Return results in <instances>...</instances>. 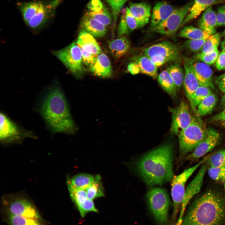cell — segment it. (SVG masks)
Instances as JSON below:
<instances>
[{"label": "cell", "mask_w": 225, "mask_h": 225, "mask_svg": "<svg viewBox=\"0 0 225 225\" xmlns=\"http://www.w3.org/2000/svg\"><path fill=\"white\" fill-rule=\"evenodd\" d=\"M39 110L52 133L73 134L77 131L64 94L58 86L52 87L44 95Z\"/></svg>", "instance_id": "6da1fadb"}, {"label": "cell", "mask_w": 225, "mask_h": 225, "mask_svg": "<svg viewBox=\"0 0 225 225\" xmlns=\"http://www.w3.org/2000/svg\"><path fill=\"white\" fill-rule=\"evenodd\" d=\"M225 224V195L209 190L197 198L189 207L182 225Z\"/></svg>", "instance_id": "7a4b0ae2"}, {"label": "cell", "mask_w": 225, "mask_h": 225, "mask_svg": "<svg viewBox=\"0 0 225 225\" xmlns=\"http://www.w3.org/2000/svg\"><path fill=\"white\" fill-rule=\"evenodd\" d=\"M173 148L167 144L144 155L138 162L136 169L148 186L161 185L171 181L173 171Z\"/></svg>", "instance_id": "3957f363"}, {"label": "cell", "mask_w": 225, "mask_h": 225, "mask_svg": "<svg viewBox=\"0 0 225 225\" xmlns=\"http://www.w3.org/2000/svg\"><path fill=\"white\" fill-rule=\"evenodd\" d=\"M11 197L3 202L7 222L11 225H40L42 222L34 206L21 197Z\"/></svg>", "instance_id": "277c9868"}, {"label": "cell", "mask_w": 225, "mask_h": 225, "mask_svg": "<svg viewBox=\"0 0 225 225\" xmlns=\"http://www.w3.org/2000/svg\"><path fill=\"white\" fill-rule=\"evenodd\" d=\"M143 52L158 68L167 62H178L180 58L178 45L168 40L147 47L144 49Z\"/></svg>", "instance_id": "5b68a950"}, {"label": "cell", "mask_w": 225, "mask_h": 225, "mask_svg": "<svg viewBox=\"0 0 225 225\" xmlns=\"http://www.w3.org/2000/svg\"><path fill=\"white\" fill-rule=\"evenodd\" d=\"M149 208L156 221L160 224L168 222L169 200L165 190L160 188H152L147 194Z\"/></svg>", "instance_id": "8992f818"}, {"label": "cell", "mask_w": 225, "mask_h": 225, "mask_svg": "<svg viewBox=\"0 0 225 225\" xmlns=\"http://www.w3.org/2000/svg\"><path fill=\"white\" fill-rule=\"evenodd\" d=\"M208 158V157H205L195 165L184 170L180 174L174 176L171 181V193L173 202L172 218L174 222L176 221L179 211L181 210L185 193L186 182L196 170Z\"/></svg>", "instance_id": "52a82bcc"}, {"label": "cell", "mask_w": 225, "mask_h": 225, "mask_svg": "<svg viewBox=\"0 0 225 225\" xmlns=\"http://www.w3.org/2000/svg\"><path fill=\"white\" fill-rule=\"evenodd\" d=\"M207 136V130L195 118L178 136L180 156L183 157L192 152Z\"/></svg>", "instance_id": "ba28073f"}, {"label": "cell", "mask_w": 225, "mask_h": 225, "mask_svg": "<svg viewBox=\"0 0 225 225\" xmlns=\"http://www.w3.org/2000/svg\"><path fill=\"white\" fill-rule=\"evenodd\" d=\"M52 53L73 74L78 75L83 73L82 51L75 40L66 47L54 51Z\"/></svg>", "instance_id": "9c48e42d"}, {"label": "cell", "mask_w": 225, "mask_h": 225, "mask_svg": "<svg viewBox=\"0 0 225 225\" xmlns=\"http://www.w3.org/2000/svg\"><path fill=\"white\" fill-rule=\"evenodd\" d=\"M0 140L3 144L19 142L25 138L33 137L30 132L22 129L4 112L0 114Z\"/></svg>", "instance_id": "30bf717a"}, {"label": "cell", "mask_w": 225, "mask_h": 225, "mask_svg": "<svg viewBox=\"0 0 225 225\" xmlns=\"http://www.w3.org/2000/svg\"><path fill=\"white\" fill-rule=\"evenodd\" d=\"M193 2L194 0H192L183 6L176 8L164 22L149 32L166 36H171L174 34L180 27Z\"/></svg>", "instance_id": "8fae6325"}, {"label": "cell", "mask_w": 225, "mask_h": 225, "mask_svg": "<svg viewBox=\"0 0 225 225\" xmlns=\"http://www.w3.org/2000/svg\"><path fill=\"white\" fill-rule=\"evenodd\" d=\"M169 110L172 115L170 132L178 136L195 118L191 114L187 104L184 101L181 102L177 107L170 108Z\"/></svg>", "instance_id": "7c38bea8"}, {"label": "cell", "mask_w": 225, "mask_h": 225, "mask_svg": "<svg viewBox=\"0 0 225 225\" xmlns=\"http://www.w3.org/2000/svg\"><path fill=\"white\" fill-rule=\"evenodd\" d=\"M206 170L207 167L206 165L202 166L195 177L187 186L182 202L180 214L176 224H181L184 211L187 205L192 198L200 191Z\"/></svg>", "instance_id": "4fadbf2b"}, {"label": "cell", "mask_w": 225, "mask_h": 225, "mask_svg": "<svg viewBox=\"0 0 225 225\" xmlns=\"http://www.w3.org/2000/svg\"><path fill=\"white\" fill-rule=\"evenodd\" d=\"M63 1H47L44 7L26 24L33 29L43 27L54 16L57 8Z\"/></svg>", "instance_id": "5bb4252c"}, {"label": "cell", "mask_w": 225, "mask_h": 225, "mask_svg": "<svg viewBox=\"0 0 225 225\" xmlns=\"http://www.w3.org/2000/svg\"><path fill=\"white\" fill-rule=\"evenodd\" d=\"M207 133L206 138L186 157L187 160H193L199 158L211 151L217 145L220 138L219 133L212 128L207 130Z\"/></svg>", "instance_id": "9a60e30c"}, {"label": "cell", "mask_w": 225, "mask_h": 225, "mask_svg": "<svg viewBox=\"0 0 225 225\" xmlns=\"http://www.w3.org/2000/svg\"><path fill=\"white\" fill-rule=\"evenodd\" d=\"M200 86L214 89L213 71L209 65L196 59L187 58Z\"/></svg>", "instance_id": "2e32d148"}, {"label": "cell", "mask_w": 225, "mask_h": 225, "mask_svg": "<svg viewBox=\"0 0 225 225\" xmlns=\"http://www.w3.org/2000/svg\"><path fill=\"white\" fill-rule=\"evenodd\" d=\"M176 9L165 1L156 3L153 9L148 31L164 22Z\"/></svg>", "instance_id": "e0dca14e"}, {"label": "cell", "mask_w": 225, "mask_h": 225, "mask_svg": "<svg viewBox=\"0 0 225 225\" xmlns=\"http://www.w3.org/2000/svg\"><path fill=\"white\" fill-rule=\"evenodd\" d=\"M183 66L185 73L183 84L186 95L189 101L200 85L187 58L184 59Z\"/></svg>", "instance_id": "ac0fdd59"}, {"label": "cell", "mask_w": 225, "mask_h": 225, "mask_svg": "<svg viewBox=\"0 0 225 225\" xmlns=\"http://www.w3.org/2000/svg\"><path fill=\"white\" fill-rule=\"evenodd\" d=\"M132 15L138 22L140 28L146 25L151 17V7L147 2H130L128 8Z\"/></svg>", "instance_id": "d6986e66"}, {"label": "cell", "mask_w": 225, "mask_h": 225, "mask_svg": "<svg viewBox=\"0 0 225 225\" xmlns=\"http://www.w3.org/2000/svg\"><path fill=\"white\" fill-rule=\"evenodd\" d=\"M81 49L97 56L101 52V49L94 36L83 29L79 32L76 41Z\"/></svg>", "instance_id": "ffe728a7"}, {"label": "cell", "mask_w": 225, "mask_h": 225, "mask_svg": "<svg viewBox=\"0 0 225 225\" xmlns=\"http://www.w3.org/2000/svg\"><path fill=\"white\" fill-rule=\"evenodd\" d=\"M225 3V0H194L193 4L180 27L196 18L208 7L214 5Z\"/></svg>", "instance_id": "44dd1931"}, {"label": "cell", "mask_w": 225, "mask_h": 225, "mask_svg": "<svg viewBox=\"0 0 225 225\" xmlns=\"http://www.w3.org/2000/svg\"><path fill=\"white\" fill-rule=\"evenodd\" d=\"M90 70L95 75L102 78L110 77L112 73L110 60L106 54L102 52L97 56L95 62Z\"/></svg>", "instance_id": "7402d4cb"}, {"label": "cell", "mask_w": 225, "mask_h": 225, "mask_svg": "<svg viewBox=\"0 0 225 225\" xmlns=\"http://www.w3.org/2000/svg\"><path fill=\"white\" fill-rule=\"evenodd\" d=\"M47 1L34 0L30 2H18L17 4L23 19L26 24L44 7Z\"/></svg>", "instance_id": "603a6c76"}, {"label": "cell", "mask_w": 225, "mask_h": 225, "mask_svg": "<svg viewBox=\"0 0 225 225\" xmlns=\"http://www.w3.org/2000/svg\"><path fill=\"white\" fill-rule=\"evenodd\" d=\"M81 25L94 37H102L106 32V26L87 13L82 18Z\"/></svg>", "instance_id": "cb8c5ba5"}, {"label": "cell", "mask_w": 225, "mask_h": 225, "mask_svg": "<svg viewBox=\"0 0 225 225\" xmlns=\"http://www.w3.org/2000/svg\"><path fill=\"white\" fill-rule=\"evenodd\" d=\"M199 28L212 35L215 33V28L217 27L216 13L212 6L206 9L198 22Z\"/></svg>", "instance_id": "d4e9b609"}, {"label": "cell", "mask_w": 225, "mask_h": 225, "mask_svg": "<svg viewBox=\"0 0 225 225\" xmlns=\"http://www.w3.org/2000/svg\"><path fill=\"white\" fill-rule=\"evenodd\" d=\"M132 61L138 65L141 72L153 79L157 78L158 68L146 55L143 54L135 56L132 58Z\"/></svg>", "instance_id": "484cf974"}, {"label": "cell", "mask_w": 225, "mask_h": 225, "mask_svg": "<svg viewBox=\"0 0 225 225\" xmlns=\"http://www.w3.org/2000/svg\"><path fill=\"white\" fill-rule=\"evenodd\" d=\"M108 47L112 55L115 58H119L128 51L130 43L126 36H123L109 42Z\"/></svg>", "instance_id": "4316f807"}, {"label": "cell", "mask_w": 225, "mask_h": 225, "mask_svg": "<svg viewBox=\"0 0 225 225\" xmlns=\"http://www.w3.org/2000/svg\"><path fill=\"white\" fill-rule=\"evenodd\" d=\"M67 184L70 198L79 211L85 205L89 199L87 197L86 190L76 188L67 181Z\"/></svg>", "instance_id": "83f0119b"}, {"label": "cell", "mask_w": 225, "mask_h": 225, "mask_svg": "<svg viewBox=\"0 0 225 225\" xmlns=\"http://www.w3.org/2000/svg\"><path fill=\"white\" fill-rule=\"evenodd\" d=\"M158 81L162 88L173 98L177 96V86L167 70L161 72L158 75Z\"/></svg>", "instance_id": "f1b7e54d"}, {"label": "cell", "mask_w": 225, "mask_h": 225, "mask_svg": "<svg viewBox=\"0 0 225 225\" xmlns=\"http://www.w3.org/2000/svg\"><path fill=\"white\" fill-rule=\"evenodd\" d=\"M95 178V175L81 173L76 174L70 178L68 177L67 181L76 188L86 190L93 182Z\"/></svg>", "instance_id": "f546056e"}, {"label": "cell", "mask_w": 225, "mask_h": 225, "mask_svg": "<svg viewBox=\"0 0 225 225\" xmlns=\"http://www.w3.org/2000/svg\"><path fill=\"white\" fill-rule=\"evenodd\" d=\"M211 35L200 28L190 26L184 27L178 34L179 37L191 40L207 39Z\"/></svg>", "instance_id": "4dcf8cb0"}, {"label": "cell", "mask_w": 225, "mask_h": 225, "mask_svg": "<svg viewBox=\"0 0 225 225\" xmlns=\"http://www.w3.org/2000/svg\"><path fill=\"white\" fill-rule=\"evenodd\" d=\"M217 101V97L213 93L207 96L198 104L196 110V115L203 116L210 113L214 108Z\"/></svg>", "instance_id": "1f68e13d"}, {"label": "cell", "mask_w": 225, "mask_h": 225, "mask_svg": "<svg viewBox=\"0 0 225 225\" xmlns=\"http://www.w3.org/2000/svg\"><path fill=\"white\" fill-rule=\"evenodd\" d=\"M86 191L88 198L91 200L105 196L104 188L100 175H95L94 181L86 189Z\"/></svg>", "instance_id": "d6a6232c"}, {"label": "cell", "mask_w": 225, "mask_h": 225, "mask_svg": "<svg viewBox=\"0 0 225 225\" xmlns=\"http://www.w3.org/2000/svg\"><path fill=\"white\" fill-rule=\"evenodd\" d=\"M212 93L211 89L209 88L202 86L198 88L189 101L192 110L195 113L196 108L200 102Z\"/></svg>", "instance_id": "836d02e7"}, {"label": "cell", "mask_w": 225, "mask_h": 225, "mask_svg": "<svg viewBox=\"0 0 225 225\" xmlns=\"http://www.w3.org/2000/svg\"><path fill=\"white\" fill-rule=\"evenodd\" d=\"M175 82L178 89L181 87L184 78V74L182 67L178 62H174L167 69Z\"/></svg>", "instance_id": "e575fe53"}, {"label": "cell", "mask_w": 225, "mask_h": 225, "mask_svg": "<svg viewBox=\"0 0 225 225\" xmlns=\"http://www.w3.org/2000/svg\"><path fill=\"white\" fill-rule=\"evenodd\" d=\"M105 26L109 25L112 20V16L108 10L104 6L98 11H89L87 13Z\"/></svg>", "instance_id": "d590c367"}, {"label": "cell", "mask_w": 225, "mask_h": 225, "mask_svg": "<svg viewBox=\"0 0 225 225\" xmlns=\"http://www.w3.org/2000/svg\"><path fill=\"white\" fill-rule=\"evenodd\" d=\"M220 42V37L218 33H215L206 40L201 52L209 53L218 49Z\"/></svg>", "instance_id": "8d00e7d4"}, {"label": "cell", "mask_w": 225, "mask_h": 225, "mask_svg": "<svg viewBox=\"0 0 225 225\" xmlns=\"http://www.w3.org/2000/svg\"><path fill=\"white\" fill-rule=\"evenodd\" d=\"M207 160L209 167L216 168L225 165V149L216 152Z\"/></svg>", "instance_id": "74e56055"}, {"label": "cell", "mask_w": 225, "mask_h": 225, "mask_svg": "<svg viewBox=\"0 0 225 225\" xmlns=\"http://www.w3.org/2000/svg\"><path fill=\"white\" fill-rule=\"evenodd\" d=\"M208 173L209 177L215 181L222 183L225 182V165L216 168L209 167Z\"/></svg>", "instance_id": "f35d334b"}, {"label": "cell", "mask_w": 225, "mask_h": 225, "mask_svg": "<svg viewBox=\"0 0 225 225\" xmlns=\"http://www.w3.org/2000/svg\"><path fill=\"white\" fill-rule=\"evenodd\" d=\"M111 7L115 26L117 18L122 7L128 0H105Z\"/></svg>", "instance_id": "ab89813d"}, {"label": "cell", "mask_w": 225, "mask_h": 225, "mask_svg": "<svg viewBox=\"0 0 225 225\" xmlns=\"http://www.w3.org/2000/svg\"><path fill=\"white\" fill-rule=\"evenodd\" d=\"M219 54L218 49L209 53L200 52L196 55L195 59L210 65L216 62Z\"/></svg>", "instance_id": "60d3db41"}, {"label": "cell", "mask_w": 225, "mask_h": 225, "mask_svg": "<svg viewBox=\"0 0 225 225\" xmlns=\"http://www.w3.org/2000/svg\"><path fill=\"white\" fill-rule=\"evenodd\" d=\"M207 39L197 40L188 39L183 44V47L191 52H199L202 51L203 45Z\"/></svg>", "instance_id": "b9f144b4"}, {"label": "cell", "mask_w": 225, "mask_h": 225, "mask_svg": "<svg viewBox=\"0 0 225 225\" xmlns=\"http://www.w3.org/2000/svg\"><path fill=\"white\" fill-rule=\"evenodd\" d=\"M118 36L119 37L125 36L130 32L125 18V10L122 14L118 28Z\"/></svg>", "instance_id": "7bdbcfd3"}, {"label": "cell", "mask_w": 225, "mask_h": 225, "mask_svg": "<svg viewBox=\"0 0 225 225\" xmlns=\"http://www.w3.org/2000/svg\"><path fill=\"white\" fill-rule=\"evenodd\" d=\"M81 50L83 64L90 69L95 62L97 56L83 49Z\"/></svg>", "instance_id": "ee69618b"}, {"label": "cell", "mask_w": 225, "mask_h": 225, "mask_svg": "<svg viewBox=\"0 0 225 225\" xmlns=\"http://www.w3.org/2000/svg\"><path fill=\"white\" fill-rule=\"evenodd\" d=\"M125 17L131 32L134 30L140 28L138 22L132 15L128 7L125 9Z\"/></svg>", "instance_id": "f6af8a7d"}, {"label": "cell", "mask_w": 225, "mask_h": 225, "mask_svg": "<svg viewBox=\"0 0 225 225\" xmlns=\"http://www.w3.org/2000/svg\"><path fill=\"white\" fill-rule=\"evenodd\" d=\"M216 16L217 26H225V3L218 9Z\"/></svg>", "instance_id": "bcb514c9"}, {"label": "cell", "mask_w": 225, "mask_h": 225, "mask_svg": "<svg viewBox=\"0 0 225 225\" xmlns=\"http://www.w3.org/2000/svg\"><path fill=\"white\" fill-rule=\"evenodd\" d=\"M216 67L219 70L225 69V51L222 50L219 53L216 62Z\"/></svg>", "instance_id": "7dc6e473"}, {"label": "cell", "mask_w": 225, "mask_h": 225, "mask_svg": "<svg viewBox=\"0 0 225 225\" xmlns=\"http://www.w3.org/2000/svg\"><path fill=\"white\" fill-rule=\"evenodd\" d=\"M90 11H96L101 10L103 6L100 0H91L88 4Z\"/></svg>", "instance_id": "c3c4849f"}, {"label": "cell", "mask_w": 225, "mask_h": 225, "mask_svg": "<svg viewBox=\"0 0 225 225\" xmlns=\"http://www.w3.org/2000/svg\"><path fill=\"white\" fill-rule=\"evenodd\" d=\"M215 83L220 91L225 93V73L216 78Z\"/></svg>", "instance_id": "681fc988"}, {"label": "cell", "mask_w": 225, "mask_h": 225, "mask_svg": "<svg viewBox=\"0 0 225 225\" xmlns=\"http://www.w3.org/2000/svg\"><path fill=\"white\" fill-rule=\"evenodd\" d=\"M128 71L133 75H136L140 73V71L138 66L135 62L132 61L130 62L127 67Z\"/></svg>", "instance_id": "f907efd6"}, {"label": "cell", "mask_w": 225, "mask_h": 225, "mask_svg": "<svg viewBox=\"0 0 225 225\" xmlns=\"http://www.w3.org/2000/svg\"><path fill=\"white\" fill-rule=\"evenodd\" d=\"M213 120L215 121L220 122L225 120V108L220 112L218 113L213 117Z\"/></svg>", "instance_id": "816d5d0a"}, {"label": "cell", "mask_w": 225, "mask_h": 225, "mask_svg": "<svg viewBox=\"0 0 225 225\" xmlns=\"http://www.w3.org/2000/svg\"><path fill=\"white\" fill-rule=\"evenodd\" d=\"M221 103L222 107L225 108V93H224L222 98Z\"/></svg>", "instance_id": "f5cc1de1"}, {"label": "cell", "mask_w": 225, "mask_h": 225, "mask_svg": "<svg viewBox=\"0 0 225 225\" xmlns=\"http://www.w3.org/2000/svg\"><path fill=\"white\" fill-rule=\"evenodd\" d=\"M221 46L222 49L225 51V38H224L221 42Z\"/></svg>", "instance_id": "db71d44e"}, {"label": "cell", "mask_w": 225, "mask_h": 225, "mask_svg": "<svg viewBox=\"0 0 225 225\" xmlns=\"http://www.w3.org/2000/svg\"><path fill=\"white\" fill-rule=\"evenodd\" d=\"M220 122L221 124L225 128V120L222 121L221 122Z\"/></svg>", "instance_id": "11a10c76"}, {"label": "cell", "mask_w": 225, "mask_h": 225, "mask_svg": "<svg viewBox=\"0 0 225 225\" xmlns=\"http://www.w3.org/2000/svg\"><path fill=\"white\" fill-rule=\"evenodd\" d=\"M222 36L225 37V29L222 34Z\"/></svg>", "instance_id": "9f6ffc18"}, {"label": "cell", "mask_w": 225, "mask_h": 225, "mask_svg": "<svg viewBox=\"0 0 225 225\" xmlns=\"http://www.w3.org/2000/svg\"><path fill=\"white\" fill-rule=\"evenodd\" d=\"M224 189H225V182L224 183Z\"/></svg>", "instance_id": "6f0895ef"}]
</instances>
